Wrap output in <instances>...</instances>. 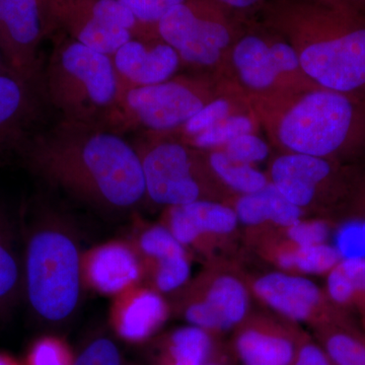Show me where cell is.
Returning <instances> with one entry per match:
<instances>
[{"instance_id": "6da1fadb", "label": "cell", "mask_w": 365, "mask_h": 365, "mask_svg": "<svg viewBox=\"0 0 365 365\" xmlns=\"http://www.w3.org/2000/svg\"><path fill=\"white\" fill-rule=\"evenodd\" d=\"M16 150L34 175L101 210L122 212L146 197L135 146L107 127L61 120Z\"/></svg>"}, {"instance_id": "7a4b0ae2", "label": "cell", "mask_w": 365, "mask_h": 365, "mask_svg": "<svg viewBox=\"0 0 365 365\" xmlns=\"http://www.w3.org/2000/svg\"><path fill=\"white\" fill-rule=\"evenodd\" d=\"M264 26L294 48L307 78L319 88L365 95V14L307 0H267Z\"/></svg>"}, {"instance_id": "3957f363", "label": "cell", "mask_w": 365, "mask_h": 365, "mask_svg": "<svg viewBox=\"0 0 365 365\" xmlns=\"http://www.w3.org/2000/svg\"><path fill=\"white\" fill-rule=\"evenodd\" d=\"M251 105L271 138L288 153L333 160L365 148L361 97L314 86Z\"/></svg>"}, {"instance_id": "277c9868", "label": "cell", "mask_w": 365, "mask_h": 365, "mask_svg": "<svg viewBox=\"0 0 365 365\" xmlns=\"http://www.w3.org/2000/svg\"><path fill=\"white\" fill-rule=\"evenodd\" d=\"M46 216L33 225L24 257V292L33 313L57 325L71 318L81 299L83 255L68 228Z\"/></svg>"}, {"instance_id": "5b68a950", "label": "cell", "mask_w": 365, "mask_h": 365, "mask_svg": "<svg viewBox=\"0 0 365 365\" xmlns=\"http://www.w3.org/2000/svg\"><path fill=\"white\" fill-rule=\"evenodd\" d=\"M43 91L62 120L105 126L122 88L111 57L67 37L53 48Z\"/></svg>"}, {"instance_id": "8992f818", "label": "cell", "mask_w": 365, "mask_h": 365, "mask_svg": "<svg viewBox=\"0 0 365 365\" xmlns=\"http://www.w3.org/2000/svg\"><path fill=\"white\" fill-rule=\"evenodd\" d=\"M205 78L179 76L158 85L122 91L105 127L121 134L143 129L145 133L177 132L216 97Z\"/></svg>"}, {"instance_id": "52a82bcc", "label": "cell", "mask_w": 365, "mask_h": 365, "mask_svg": "<svg viewBox=\"0 0 365 365\" xmlns=\"http://www.w3.org/2000/svg\"><path fill=\"white\" fill-rule=\"evenodd\" d=\"M230 13L215 0H185L158 23V36L176 49L182 64L215 68L241 34Z\"/></svg>"}, {"instance_id": "ba28073f", "label": "cell", "mask_w": 365, "mask_h": 365, "mask_svg": "<svg viewBox=\"0 0 365 365\" xmlns=\"http://www.w3.org/2000/svg\"><path fill=\"white\" fill-rule=\"evenodd\" d=\"M145 135L134 146L140 158L146 197L168 207L207 200L195 148L160 134Z\"/></svg>"}, {"instance_id": "9c48e42d", "label": "cell", "mask_w": 365, "mask_h": 365, "mask_svg": "<svg viewBox=\"0 0 365 365\" xmlns=\"http://www.w3.org/2000/svg\"><path fill=\"white\" fill-rule=\"evenodd\" d=\"M54 30L47 0H0V54L31 83H40V45Z\"/></svg>"}, {"instance_id": "30bf717a", "label": "cell", "mask_w": 365, "mask_h": 365, "mask_svg": "<svg viewBox=\"0 0 365 365\" xmlns=\"http://www.w3.org/2000/svg\"><path fill=\"white\" fill-rule=\"evenodd\" d=\"M256 294L277 313L295 322L319 319L321 328L349 324L342 312L329 309L313 281L285 273H269L255 282Z\"/></svg>"}, {"instance_id": "8fae6325", "label": "cell", "mask_w": 365, "mask_h": 365, "mask_svg": "<svg viewBox=\"0 0 365 365\" xmlns=\"http://www.w3.org/2000/svg\"><path fill=\"white\" fill-rule=\"evenodd\" d=\"M241 33L228 57L235 83L251 101L289 93L276 63L271 46V31Z\"/></svg>"}, {"instance_id": "7c38bea8", "label": "cell", "mask_w": 365, "mask_h": 365, "mask_svg": "<svg viewBox=\"0 0 365 365\" xmlns=\"http://www.w3.org/2000/svg\"><path fill=\"white\" fill-rule=\"evenodd\" d=\"M81 270L83 284L114 297L144 280L140 257L130 241L108 242L91 249L83 255Z\"/></svg>"}, {"instance_id": "4fadbf2b", "label": "cell", "mask_w": 365, "mask_h": 365, "mask_svg": "<svg viewBox=\"0 0 365 365\" xmlns=\"http://www.w3.org/2000/svg\"><path fill=\"white\" fill-rule=\"evenodd\" d=\"M111 58L123 90L169 81L182 66L179 53L160 38H132Z\"/></svg>"}, {"instance_id": "5bb4252c", "label": "cell", "mask_w": 365, "mask_h": 365, "mask_svg": "<svg viewBox=\"0 0 365 365\" xmlns=\"http://www.w3.org/2000/svg\"><path fill=\"white\" fill-rule=\"evenodd\" d=\"M248 307V292L241 281L223 275L212 280L202 294L194 295L182 314L189 325L222 333L244 321Z\"/></svg>"}, {"instance_id": "9a60e30c", "label": "cell", "mask_w": 365, "mask_h": 365, "mask_svg": "<svg viewBox=\"0 0 365 365\" xmlns=\"http://www.w3.org/2000/svg\"><path fill=\"white\" fill-rule=\"evenodd\" d=\"M270 177L275 188L300 208L312 204L322 187L339 185L333 160L304 153H288L276 158Z\"/></svg>"}, {"instance_id": "2e32d148", "label": "cell", "mask_w": 365, "mask_h": 365, "mask_svg": "<svg viewBox=\"0 0 365 365\" xmlns=\"http://www.w3.org/2000/svg\"><path fill=\"white\" fill-rule=\"evenodd\" d=\"M168 314L169 309L162 294L140 284L114 297L110 319L120 339L139 344L162 328Z\"/></svg>"}, {"instance_id": "e0dca14e", "label": "cell", "mask_w": 365, "mask_h": 365, "mask_svg": "<svg viewBox=\"0 0 365 365\" xmlns=\"http://www.w3.org/2000/svg\"><path fill=\"white\" fill-rule=\"evenodd\" d=\"M55 29H62L71 39L112 57L133 36L123 29L108 25L91 14L88 0L48 1Z\"/></svg>"}, {"instance_id": "ac0fdd59", "label": "cell", "mask_w": 365, "mask_h": 365, "mask_svg": "<svg viewBox=\"0 0 365 365\" xmlns=\"http://www.w3.org/2000/svg\"><path fill=\"white\" fill-rule=\"evenodd\" d=\"M37 85L14 72L0 73V155L16 150L31 134L38 108Z\"/></svg>"}, {"instance_id": "d6986e66", "label": "cell", "mask_w": 365, "mask_h": 365, "mask_svg": "<svg viewBox=\"0 0 365 365\" xmlns=\"http://www.w3.org/2000/svg\"><path fill=\"white\" fill-rule=\"evenodd\" d=\"M237 222L234 209L210 200H198L169 207L163 225L187 247L197 246L209 235L230 234Z\"/></svg>"}, {"instance_id": "ffe728a7", "label": "cell", "mask_w": 365, "mask_h": 365, "mask_svg": "<svg viewBox=\"0 0 365 365\" xmlns=\"http://www.w3.org/2000/svg\"><path fill=\"white\" fill-rule=\"evenodd\" d=\"M300 341L280 327L254 324L235 334L234 350L244 365H292Z\"/></svg>"}, {"instance_id": "44dd1931", "label": "cell", "mask_w": 365, "mask_h": 365, "mask_svg": "<svg viewBox=\"0 0 365 365\" xmlns=\"http://www.w3.org/2000/svg\"><path fill=\"white\" fill-rule=\"evenodd\" d=\"M237 220L247 225L272 222L282 227H289L302 218V208L288 201L269 182L260 191L240 197L235 203Z\"/></svg>"}, {"instance_id": "7402d4cb", "label": "cell", "mask_w": 365, "mask_h": 365, "mask_svg": "<svg viewBox=\"0 0 365 365\" xmlns=\"http://www.w3.org/2000/svg\"><path fill=\"white\" fill-rule=\"evenodd\" d=\"M24 292V264L16 251L14 225L0 206V319L6 318Z\"/></svg>"}, {"instance_id": "603a6c76", "label": "cell", "mask_w": 365, "mask_h": 365, "mask_svg": "<svg viewBox=\"0 0 365 365\" xmlns=\"http://www.w3.org/2000/svg\"><path fill=\"white\" fill-rule=\"evenodd\" d=\"M213 357L212 334L199 327L177 329L162 344V365H205Z\"/></svg>"}, {"instance_id": "cb8c5ba5", "label": "cell", "mask_w": 365, "mask_h": 365, "mask_svg": "<svg viewBox=\"0 0 365 365\" xmlns=\"http://www.w3.org/2000/svg\"><path fill=\"white\" fill-rule=\"evenodd\" d=\"M327 294L336 307L365 309V257L342 259L328 273Z\"/></svg>"}, {"instance_id": "d4e9b609", "label": "cell", "mask_w": 365, "mask_h": 365, "mask_svg": "<svg viewBox=\"0 0 365 365\" xmlns=\"http://www.w3.org/2000/svg\"><path fill=\"white\" fill-rule=\"evenodd\" d=\"M130 242L140 257L143 271L186 255V249L163 225H145L134 232Z\"/></svg>"}, {"instance_id": "484cf974", "label": "cell", "mask_w": 365, "mask_h": 365, "mask_svg": "<svg viewBox=\"0 0 365 365\" xmlns=\"http://www.w3.org/2000/svg\"><path fill=\"white\" fill-rule=\"evenodd\" d=\"M319 344L334 365H365V336L350 324L323 327Z\"/></svg>"}, {"instance_id": "4316f807", "label": "cell", "mask_w": 365, "mask_h": 365, "mask_svg": "<svg viewBox=\"0 0 365 365\" xmlns=\"http://www.w3.org/2000/svg\"><path fill=\"white\" fill-rule=\"evenodd\" d=\"M207 165L220 181L242 195L260 191L269 182L267 177L253 165L232 160L222 150H210Z\"/></svg>"}, {"instance_id": "83f0119b", "label": "cell", "mask_w": 365, "mask_h": 365, "mask_svg": "<svg viewBox=\"0 0 365 365\" xmlns=\"http://www.w3.org/2000/svg\"><path fill=\"white\" fill-rule=\"evenodd\" d=\"M340 252L335 246L321 244L299 247L281 252L277 264L285 270H297L306 274H328L341 260Z\"/></svg>"}, {"instance_id": "f1b7e54d", "label": "cell", "mask_w": 365, "mask_h": 365, "mask_svg": "<svg viewBox=\"0 0 365 365\" xmlns=\"http://www.w3.org/2000/svg\"><path fill=\"white\" fill-rule=\"evenodd\" d=\"M257 118L246 113H235L197 135L182 141L199 150H222L230 141L256 129Z\"/></svg>"}, {"instance_id": "f546056e", "label": "cell", "mask_w": 365, "mask_h": 365, "mask_svg": "<svg viewBox=\"0 0 365 365\" xmlns=\"http://www.w3.org/2000/svg\"><path fill=\"white\" fill-rule=\"evenodd\" d=\"M74 356L68 345L54 336L34 341L26 350L23 365H72Z\"/></svg>"}, {"instance_id": "4dcf8cb0", "label": "cell", "mask_w": 365, "mask_h": 365, "mask_svg": "<svg viewBox=\"0 0 365 365\" xmlns=\"http://www.w3.org/2000/svg\"><path fill=\"white\" fill-rule=\"evenodd\" d=\"M235 107L232 98H227V96H216L177 132L182 134V141L187 140L206 130L220 120L235 114Z\"/></svg>"}, {"instance_id": "1f68e13d", "label": "cell", "mask_w": 365, "mask_h": 365, "mask_svg": "<svg viewBox=\"0 0 365 365\" xmlns=\"http://www.w3.org/2000/svg\"><path fill=\"white\" fill-rule=\"evenodd\" d=\"M124 4L139 23L151 33L158 36V23L173 9L185 0H119Z\"/></svg>"}, {"instance_id": "d6a6232c", "label": "cell", "mask_w": 365, "mask_h": 365, "mask_svg": "<svg viewBox=\"0 0 365 365\" xmlns=\"http://www.w3.org/2000/svg\"><path fill=\"white\" fill-rule=\"evenodd\" d=\"M222 150L232 160L252 165L265 160L270 153L268 143L255 132L235 137Z\"/></svg>"}, {"instance_id": "836d02e7", "label": "cell", "mask_w": 365, "mask_h": 365, "mask_svg": "<svg viewBox=\"0 0 365 365\" xmlns=\"http://www.w3.org/2000/svg\"><path fill=\"white\" fill-rule=\"evenodd\" d=\"M72 365H122L121 353L114 341L98 337L74 356Z\"/></svg>"}, {"instance_id": "e575fe53", "label": "cell", "mask_w": 365, "mask_h": 365, "mask_svg": "<svg viewBox=\"0 0 365 365\" xmlns=\"http://www.w3.org/2000/svg\"><path fill=\"white\" fill-rule=\"evenodd\" d=\"M330 235L328 223L322 220L302 222L287 227V235L295 246L306 247L325 244Z\"/></svg>"}, {"instance_id": "d590c367", "label": "cell", "mask_w": 365, "mask_h": 365, "mask_svg": "<svg viewBox=\"0 0 365 365\" xmlns=\"http://www.w3.org/2000/svg\"><path fill=\"white\" fill-rule=\"evenodd\" d=\"M292 365H334V364L319 343L302 340Z\"/></svg>"}, {"instance_id": "8d00e7d4", "label": "cell", "mask_w": 365, "mask_h": 365, "mask_svg": "<svg viewBox=\"0 0 365 365\" xmlns=\"http://www.w3.org/2000/svg\"><path fill=\"white\" fill-rule=\"evenodd\" d=\"M223 9L237 13V11H252L254 9H261L267 0H215Z\"/></svg>"}, {"instance_id": "74e56055", "label": "cell", "mask_w": 365, "mask_h": 365, "mask_svg": "<svg viewBox=\"0 0 365 365\" xmlns=\"http://www.w3.org/2000/svg\"><path fill=\"white\" fill-rule=\"evenodd\" d=\"M357 208L359 209V211H361V213H360L359 217L351 220L359 225L365 245V186L361 191H359V196H357Z\"/></svg>"}, {"instance_id": "f35d334b", "label": "cell", "mask_w": 365, "mask_h": 365, "mask_svg": "<svg viewBox=\"0 0 365 365\" xmlns=\"http://www.w3.org/2000/svg\"><path fill=\"white\" fill-rule=\"evenodd\" d=\"M307 1L332 7V9H343V11H359L353 6L350 0H307Z\"/></svg>"}, {"instance_id": "ab89813d", "label": "cell", "mask_w": 365, "mask_h": 365, "mask_svg": "<svg viewBox=\"0 0 365 365\" xmlns=\"http://www.w3.org/2000/svg\"><path fill=\"white\" fill-rule=\"evenodd\" d=\"M0 365H23L11 355L0 351Z\"/></svg>"}, {"instance_id": "60d3db41", "label": "cell", "mask_w": 365, "mask_h": 365, "mask_svg": "<svg viewBox=\"0 0 365 365\" xmlns=\"http://www.w3.org/2000/svg\"><path fill=\"white\" fill-rule=\"evenodd\" d=\"M350 2L356 7L357 9H359L360 11L365 14V0H350Z\"/></svg>"}, {"instance_id": "b9f144b4", "label": "cell", "mask_w": 365, "mask_h": 365, "mask_svg": "<svg viewBox=\"0 0 365 365\" xmlns=\"http://www.w3.org/2000/svg\"><path fill=\"white\" fill-rule=\"evenodd\" d=\"M1 72H13L11 69L9 68V66H6V62H4V58H2L1 54H0V73Z\"/></svg>"}, {"instance_id": "7bdbcfd3", "label": "cell", "mask_w": 365, "mask_h": 365, "mask_svg": "<svg viewBox=\"0 0 365 365\" xmlns=\"http://www.w3.org/2000/svg\"><path fill=\"white\" fill-rule=\"evenodd\" d=\"M205 365H227V364H223L222 361H220V360L215 359V357H213V359H211L210 360H209L207 364H206Z\"/></svg>"}, {"instance_id": "ee69618b", "label": "cell", "mask_w": 365, "mask_h": 365, "mask_svg": "<svg viewBox=\"0 0 365 365\" xmlns=\"http://www.w3.org/2000/svg\"><path fill=\"white\" fill-rule=\"evenodd\" d=\"M361 313V319H362V327H364V336H365V309L360 311Z\"/></svg>"}, {"instance_id": "f6af8a7d", "label": "cell", "mask_w": 365, "mask_h": 365, "mask_svg": "<svg viewBox=\"0 0 365 365\" xmlns=\"http://www.w3.org/2000/svg\"><path fill=\"white\" fill-rule=\"evenodd\" d=\"M48 1H56V0H48Z\"/></svg>"}]
</instances>
